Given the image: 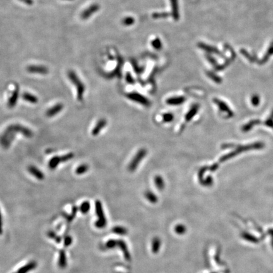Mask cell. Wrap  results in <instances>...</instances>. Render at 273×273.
I'll return each mask as SVG.
<instances>
[{"label":"cell","instance_id":"cell-1","mask_svg":"<svg viewBox=\"0 0 273 273\" xmlns=\"http://www.w3.org/2000/svg\"><path fill=\"white\" fill-rule=\"evenodd\" d=\"M18 133L25 137L31 138L33 132L28 128L20 124H12L8 126L0 137V144L4 149H8L15 138V135Z\"/></svg>","mask_w":273,"mask_h":273},{"label":"cell","instance_id":"cell-2","mask_svg":"<svg viewBox=\"0 0 273 273\" xmlns=\"http://www.w3.org/2000/svg\"><path fill=\"white\" fill-rule=\"evenodd\" d=\"M264 147V144L261 142H257L255 143L244 145V146H237L236 147V149L234 150H233V151H231V153L222 156L221 158H220L219 161L221 162H224L232 158H234V157H235L237 155L240 154L242 153L248 151V150H251L262 149Z\"/></svg>","mask_w":273,"mask_h":273},{"label":"cell","instance_id":"cell-3","mask_svg":"<svg viewBox=\"0 0 273 273\" xmlns=\"http://www.w3.org/2000/svg\"><path fill=\"white\" fill-rule=\"evenodd\" d=\"M69 79L75 85L77 91V99L79 101H82L85 92V86L77 76V75L73 72H70L68 73Z\"/></svg>","mask_w":273,"mask_h":273},{"label":"cell","instance_id":"cell-4","mask_svg":"<svg viewBox=\"0 0 273 273\" xmlns=\"http://www.w3.org/2000/svg\"><path fill=\"white\" fill-rule=\"evenodd\" d=\"M95 206H96V211L97 216L99 218L98 220L97 221V222L96 223V227H97L98 228H102L103 227L105 226V225L106 224V221L105 216H104V214L102 204L99 200H96V203H95Z\"/></svg>","mask_w":273,"mask_h":273},{"label":"cell","instance_id":"cell-5","mask_svg":"<svg viewBox=\"0 0 273 273\" xmlns=\"http://www.w3.org/2000/svg\"><path fill=\"white\" fill-rule=\"evenodd\" d=\"M146 154L147 151L146 149H142L139 150L138 153L136 154V155L134 156V158L132 160L130 164L129 165V170L131 171H134L138 167L139 164L141 163V161L144 158V157L146 156Z\"/></svg>","mask_w":273,"mask_h":273},{"label":"cell","instance_id":"cell-6","mask_svg":"<svg viewBox=\"0 0 273 273\" xmlns=\"http://www.w3.org/2000/svg\"><path fill=\"white\" fill-rule=\"evenodd\" d=\"M214 102L217 104V106L219 107V110L221 112H223L226 114L228 118H231L234 116L233 112L231 111V109L230 108L228 105L224 101L219 100L218 99H214Z\"/></svg>","mask_w":273,"mask_h":273},{"label":"cell","instance_id":"cell-7","mask_svg":"<svg viewBox=\"0 0 273 273\" xmlns=\"http://www.w3.org/2000/svg\"><path fill=\"white\" fill-rule=\"evenodd\" d=\"M128 98H129L130 100H132L136 102H138L144 106H149L150 104L149 101L146 97H145L142 95L138 94V93H130L127 96Z\"/></svg>","mask_w":273,"mask_h":273},{"label":"cell","instance_id":"cell-8","mask_svg":"<svg viewBox=\"0 0 273 273\" xmlns=\"http://www.w3.org/2000/svg\"><path fill=\"white\" fill-rule=\"evenodd\" d=\"M63 104L62 103H58L53 107L48 109L46 111V116L48 117H53L54 116L60 113L63 109Z\"/></svg>","mask_w":273,"mask_h":273},{"label":"cell","instance_id":"cell-9","mask_svg":"<svg viewBox=\"0 0 273 273\" xmlns=\"http://www.w3.org/2000/svg\"><path fill=\"white\" fill-rule=\"evenodd\" d=\"M19 89L18 87H16V88L13 91L12 94H11V96H10V97L8 99V106L10 108H13L16 106V104L17 103V101H18V99H19Z\"/></svg>","mask_w":273,"mask_h":273},{"label":"cell","instance_id":"cell-10","mask_svg":"<svg viewBox=\"0 0 273 273\" xmlns=\"http://www.w3.org/2000/svg\"><path fill=\"white\" fill-rule=\"evenodd\" d=\"M28 171L32 176H34L37 180H43L44 179V173L39 169H38L36 166L32 165L29 166L28 168Z\"/></svg>","mask_w":273,"mask_h":273},{"label":"cell","instance_id":"cell-11","mask_svg":"<svg viewBox=\"0 0 273 273\" xmlns=\"http://www.w3.org/2000/svg\"><path fill=\"white\" fill-rule=\"evenodd\" d=\"M106 125L107 121L105 119H101L99 120L92 131V135L94 136L97 135Z\"/></svg>","mask_w":273,"mask_h":273},{"label":"cell","instance_id":"cell-12","mask_svg":"<svg viewBox=\"0 0 273 273\" xmlns=\"http://www.w3.org/2000/svg\"><path fill=\"white\" fill-rule=\"evenodd\" d=\"M61 162H62V161H61V156H54L49 160V161L48 162V166L49 168V169L55 170L58 167V166L60 163H61Z\"/></svg>","mask_w":273,"mask_h":273},{"label":"cell","instance_id":"cell-13","mask_svg":"<svg viewBox=\"0 0 273 273\" xmlns=\"http://www.w3.org/2000/svg\"><path fill=\"white\" fill-rule=\"evenodd\" d=\"M36 266H37L36 263H35V262L28 263L27 264L22 267L21 268H20L15 273H27L28 272H29V271H32V269H35V268H36Z\"/></svg>","mask_w":273,"mask_h":273},{"label":"cell","instance_id":"cell-14","mask_svg":"<svg viewBox=\"0 0 273 273\" xmlns=\"http://www.w3.org/2000/svg\"><path fill=\"white\" fill-rule=\"evenodd\" d=\"M260 123H261V121L259 120H251V121H250L248 123H246L245 125H244L242 126V130L243 132H248L251 130L254 126L257 125H259Z\"/></svg>","mask_w":273,"mask_h":273},{"label":"cell","instance_id":"cell-15","mask_svg":"<svg viewBox=\"0 0 273 273\" xmlns=\"http://www.w3.org/2000/svg\"><path fill=\"white\" fill-rule=\"evenodd\" d=\"M185 98L184 97H170L166 101V103L170 105H179L185 102Z\"/></svg>","mask_w":273,"mask_h":273},{"label":"cell","instance_id":"cell-16","mask_svg":"<svg viewBox=\"0 0 273 273\" xmlns=\"http://www.w3.org/2000/svg\"><path fill=\"white\" fill-rule=\"evenodd\" d=\"M22 98L27 102H30L31 104H36L39 101L37 96L28 92L24 93V94H22Z\"/></svg>","mask_w":273,"mask_h":273},{"label":"cell","instance_id":"cell-17","mask_svg":"<svg viewBox=\"0 0 273 273\" xmlns=\"http://www.w3.org/2000/svg\"><path fill=\"white\" fill-rule=\"evenodd\" d=\"M199 110V106L198 105H194L192 107H191L188 112L187 113L185 116V120L187 121H190L191 119H192L194 116L197 114V113L198 112Z\"/></svg>","mask_w":273,"mask_h":273},{"label":"cell","instance_id":"cell-18","mask_svg":"<svg viewBox=\"0 0 273 273\" xmlns=\"http://www.w3.org/2000/svg\"><path fill=\"white\" fill-rule=\"evenodd\" d=\"M28 71L31 73L46 74L48 73V70L43 67H30L28 68Z\"/></svg>","mask_w":273,"mask_h":273},{"label":"cell","instance_id":"cell-19","mask_svg":"<svg viewBox=\"0 0 273 273\" xmlns=\"http://www.w3.org/2000/svg\"><path fill=\"white\" fill-rule=\"evenodd\" d=\"M89 169V167L88 165L82 164V165L79 166L77 168V169L75 170V173H76L78 175H83V174L88 172Z\"/></svg>","mask_w":273,"mask_h":273},{"label":"cell","instance_id":"cell-20","mask_svg":"<svg viewBox=\"0 0 273 273\" xmlns=\"http://www.w3.org/2000/svg\"><path fill=\"white\" fill-rule=\"evenodd\" d=\"M156 187L159 190H162L165 187V182L161 176H156L154 179Z\"/></svg>","mask_w":273,"mask_h":273},{"label":"cell","instance_id":"cell-21","mask_svg":"<svg viewBox=\"0 0 273 273\" xmlns=\"http://www.w3.org/2000/svg\"><path fill=\"white\" fill-rule=\"evenodd\" d=\"M171 2V7L173 8V14L174 18L175 19H178V2L177 0H170Z\"/></svg>","mask_w":273,"mask_h":273},{"label":"cell","instance_id":"cell-22","mask_svg":"<svg viewBox=\"0 0 273 273\" xmlns=\"http://www.w3.org/2000/svg\"><path fill=\"white\" fill-rule=\"evenodd\" d=\"M273 54V43L270 46V47L268 51V52H267L266 54L265 55L264 57L263 58V60H261L260 61V64H264L268 60V59L269 58V57L271 55Z\"/></svg>","mask_w":273,"mask_h":273},{"label":"cell","instance_id":"cell-23","mask_svg":"<svg viewBox=\"0 0 273 273\" xmlns=\"http://www.w3.org/2000/svg\"><path fill=\"white\" fill-rule=\"evenodd\" d=\"M90 207H91L90 203L88 201H85L80 205V211L83 214H86V213H88V212L89 211Z\"/></svg>","mask_w":273,"mask_h":273},{"label":"cell","instance_id":"cell-24","mask_svg":"<svg viewBox=\"0 0 273 273\" xmlns=\"http://www.w3.org/2000/svg\"><path fill=\"white\" fill-rule=\"evenodd\" d=\"M59 265L60 267H65L67 265V258L66 255L64 251H61L60 254V259H59Z\"/></svg>","mask_w":273,"mask_h":273},{"label":"cell","instance_id":"cell-25","mask_svg":"<svg viewBox=\"0 0 273 273\" xmlns=\"http://www.w3.org/2000/svg\"><path fill=\"white\" fill-rule=\"evenodd\" d=\"M260 101V97L257 94H255V95L252 96L251 99V102L252 105L255 107H257L259 105Z\"/></svg>","mask_w":273,"mask_h":273},{"label":"cell","instance_id":"cell-26","mask_svg":"<svg viewBox=\"0 0 273 273\" xmlns=\"http://www.w3.org/2000/svg\"><path fill=\"white\" fill-rule=\"evenodd\" d=\"M200 46V47H201L202 48L206 50H207L208 51H209V52H212V53H216V54H219V52L218 51V50H217L216 49H215L214 48L211 47V46L204 45V44H201L200 46Z\"/></svg>","mask_w":273,"mask_h":273},{"label":"cell","instance_id":"cell-27","mask_svg":"<svg viewBox=\"0 0 273 273\" xmlns=\"http://www.w3.org/2000/svg\"><path fill=\"white\" fill-rule=\"evenodd\" d=\"M146 197L150 202H156L157 201V197L153 193L151 192V191H147L146 194Z\"/></svg>","mask_w":273,"mask_h":273},{"label":"cell","instance_id":"cell-28","mask_svg":"<svg viewBox=\"0 0 273 273\" xmlns=\"http://www.w3.org/2000/svg\"><path fill=\"white\" fill-rule=\"evenodd\" d=\"M173 120V115L171 113H166L163 115V120L165 122H170Z\"/></svg>","mask_w":273,"mask_h":273},{"label":"cell","instance_id":"cell-29","mask_svg":"<svg viewBox=\"0 0 273 273\" xmlns=\"http://www.w3.org/2000/svg\"><path fill=\"white\" fill-rule=\"evenodd\" d=\"M264 125L267 126L272 128L273 129V118L269 116V117L264 121Z\"/></svg>","mask_w":273,"mask_h":273},{"label":"cell","instance_id":"cell-30","mask_svg":"<svg viewBox=\"0 0 273 273\" xmlns=\"http://www.w3.org/2000/svg\"><path fill=\"white\" fill-rule=\"evenodd\" d=\"M209 77L210 78H211L212 79H213L215 82H217V83H221V78H219V77L216 76V75L214 74V73H209Z\"/></svg>","mask_w":273,"mask_h":273},{"label":"cell","instance_id":"cell-31","mask_svg":"<svg viewBox=\"0 0 273 273\" xmlns=\"http://www.w3.org/2000/svg\"><path fill=\"white\" fill-rule=\"evenodd\" d=\"M152 44H153V47L155 48L156 49H159L161 47V43L158 39H155Z\"/></svg>","mask_w":273,"mask_h":273},{"label":"cell","instance_id":"cell-32","mask_svg":"<svg viewBox=\"0 0 273 273\" xmlns=\"http://www.w3.org/2000/svg\"><path fill=\"white\" fill-rule=\"evenodd\" d=\"M241 53H242L244 56H245L246 58H248L250 61H254V58H252L251 55H250L245 49H242V50H241Z\"/></svg>","mask_w":273,"mask_h":273},{"label":"cell","instance_id":"cell-33","mask_svg":"<svg viewBox=\"0 0 273 273\" xmlns=\"http://www.w3.org/2000/svg\"><path fill=\"white\" fill-rule=\"evenodd\" d=\"M175 229H176V231L178 233H181L182 234V233H184L185 231V228L182 225L177 226V228Z\"/></svg>","mask_w":273,"mask_h":273},{"label":"cell","instance_id":"cell-34","mask_svg":"<svg viewBox=\"0 0 273 273\" xmlns=\"http://www.w3.org/2000/svg\"><path fill=\"white\" fill-rule=\"evenodd\" d=\"M133 22H134V20H133V18H130V17H129V18H126V19L123 20L124 24L127 25H130V24H132L133 23Z\"/></svg>","mask_w":273,"mask_h":273},{"label":"cell","instance_id":"cell-35","mask_svg":"<svg viewBox=\"0 0 273 273\" xmlns=\"http://www.w3.org/2000/svg\"><path fill=\"white\" fill-rule=\"evenodd\" d=\"M114 232L115 233H118V234H121L123 235L125 233V230L123 228H115L113 230Z\"/></svg>","mask_w":273,"mask_h":273},{"label":"cell","instance_id":"cell-36","mask_svg":"<svg viewBox=\"0 0 273 273\" xmlns=\"http://www.w3.org/2000/svg\"><path fill=\"white\" fill-rule=\"evenodd\" d=\"M72 243V239L70 237H67L65 241V245L68 246Z\"/></svg>","mask_w":273,"mask_h":273},{"label":"cell","instance_id":"cell-37","mask_svg":"<svg viewBox=\"0 0 273 273\" xmlns=\"http://www.w3.org/2000/svg\"><path fill=\"white\" fill-rule=\"evenodd\" d=\"M2 232V218H1V214L0 212V233Z\"/></svg>","mask_w":273,"mask_h":273}]
</instances>
